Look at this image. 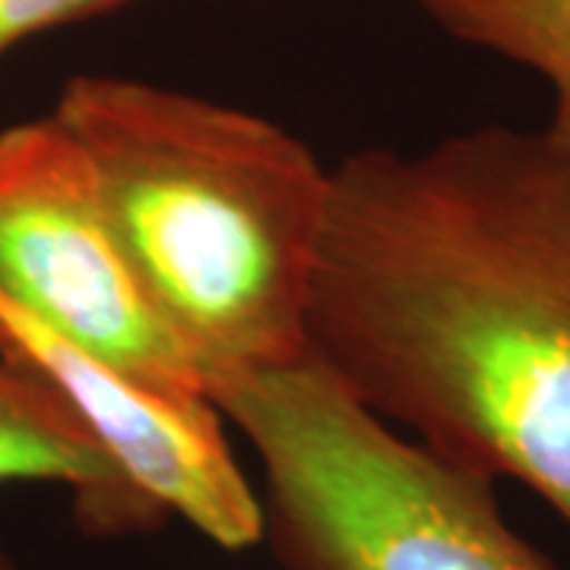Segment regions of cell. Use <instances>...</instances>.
<instances>
[{"label": "cell", "instance_id": "6da1fadb", "mask_svg": "<svg viewBox=\"0 0 570 570\" xmlns=\"http://www.w3.org/2000/svg\"><path fill=\"white\" fill-rule=\"evenodd\" d=\"M311 358L570 527V140L482 127L330 171Z\"/></svg>", "mask_w": 570, "mask_h": 570}, {"label": "cell", "instance_id": "7a4b0ae2", "mask_svg": "<svg viewBox=\"0 0 570 570\" xmlns=\"http://www.w3.org/2000/svg\"><path fill=\"white\" fill-rule=\"evenodd\" d=\"M51 115L92 165L124 254L206 393L311 358L330 171L305 142L127 77H73Z\"/></svg>", "mask_w": 570, "mask_h": 570}, {"label": "cell", "instance_id": "3957f363", "mask_svg": "<svg viewBox=\"0 0 570 570\" xmlns=\"http://www.w3.org/2000/svg\"><path fill=\"white\" fill-rule=\"evenodd\" d=\"M266 479L285 570H558L510 530L491 479L400 438L317 358L209 387Z\"/></svg>", "mask_w": 570, "mask_h": 570}, {"label": "cell", "instance_id": "277c9868", "mask_svg": "<svg viewBox=\"0 0 570 570\" xmlns=\"http://www.w3.org/2000/svg\"><path fill=\"white\" fill-rule=\"evenodd\" d=\"M0 295L108 367L209 396L146 298L92 165L55 115L0 130Z\"/></svg>", "mask_w": 570, "mask_h": 570}, {"label": "cell", "instance_id": "5b68a950", "mask_svg": "<svg viewBox=\"0 0 570 570\" xmlns=\"http://www.w3.org/2000/svg\"><path fill=\"white\" fill-rule=\"evenodd\" d=\"M0 352L41 371L80 412L124 489L159 523L181 517L216 546L264 539V508L209 396L175 393L108 367L0 295Z\"/></svg>", "mask_w": 570, "mask_h": 570}, {"label": "cell", "instance_id": "8992f818", "mask_svg": "<svg viewBox=\"0 0 570 570\" xmlns=\"http://www.w3.org/2000/svg\"><path fill=\"white\" fill-rule=\"evenodd\" d=\"M58 482L73 491V520L92 539L163 527L124 489L80 412L41 371L0 352V485Z\"/></svg>", "mask_w": 570, "mask_h": 570}, {"label": "cell", "instance_id": "52a82bcc", "mask_svg": "<svg viewBox=\"0 0 570 570\" xmlns=\"http://www.w3.org/2000/svg\"><path fill=\"white\" fill-rule=\"evenodd\" d=\"M453 39L530 67L549 82V127L570 140V0H415Z\"/></svg>", "mask_w": 570, "mask_h": 570}, {"label": "cell", "instance_id": "ba28073f", "mask_svg": "<svg viewBox=\"0 0 570 570\" xmlns=\"http://www.w3.org/2000/svg\"><path fill=\"white\" fill-rule=\"evenodd\" d=\"M134 0H0V55L63 22L99 17Z\"/></svg>", "mask_w": 570, "mask_h": 570}, {"label": "cell", "instance_id": "9c48e42d", "mask_svg": "<svg viewBox=\"0 0 570 570\" xmlns=\"http://www.w3.org/2000/svg\"><path fill=\"white\" fill-rule=\"evenodd\" d=\"M0 570H17V564H13V558L3 551V546H0Z\"/></svg>", "mask_w": 570, "mask_h": 570}]
</instances>
